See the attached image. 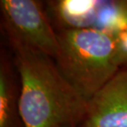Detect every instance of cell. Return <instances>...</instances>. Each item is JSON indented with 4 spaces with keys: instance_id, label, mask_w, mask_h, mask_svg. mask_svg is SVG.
I'll return each instance as SVG.
<instances>
[{
    "instance_id": "obj_1",
    "label": "cell",
    "mask_w": 127,
    "mask_h": 127,
    "mask_svg": "<svg viewBox=\"0 0 127 127\" xmlns=\"http://www.w3.org/2000/svg\"><path fill=\"white\" fill-rule=\"evenodd\" d=\"M21 78L18 111L25 127H77L88 101L65 79L55 60L7 35Z\"/></svg>"
},
{
    "instance_id": "obj_2",
    "label": "cell",
    "mask_w": 127,
    "mask_h": 127,
    "mask_svg": "<svg viewBox=\"0 0 127 127\" xmlns=\"http://www.w3.org/2000/svg\"><path fill=\"white\" fill-rule=\"evenodd\" d=\"M58 37L60 52L55 62L65 79L88 101L121 68L116 35L94 28H68Z\"/></svg>"
},
{
    "instance_id": "obj_3",
    "label": "cell",
    "mask_w": 127,
    "mask_h": 127,
    "mask_svg": "<svg viewBox=\"0 0 127 127\" xmlns=\"http://www.w3.org/2000/svg\"><path fill=\"white\" fill-rule=\"evenodd\" d=\"M7 35L55 59L60 52L58 34L50 24L39 2L2 0L0 2Z\"/></svg>"
},
{
    "instance_id": "obj_4",
    "label": "cell",
    "mask_w": 127,
    "mask_h": 127,
    "mask_svg": "<svg viewBox=\"0 0 127 127\" xmlns=\"http://www.w3.org/2000/svg\"><path fill=\"white\" fill-rule=\"evenodd\" d=\"M82 127H127V68L118 72L88 101Z\"/></svg>"
},
{
    "instance_id": "obj_5",
    "label": "cell",
    "mask_w": 127,
    "mask_h": 127,
    "mask_svg": "<svg viewBox=\"0 0 127 127\" xmlns=\"http://www.w3.org/2000/svg\"><path fill=\"white\" fill-rule=\"evenodd\" d=\"M101 3V1L63 0L55 2L54 9L69 29L94 28Z\"/></svg>"
},
{
    "instance_id": "obj_6",
    "label": "cell",
    "mask_w": 127,
    "mask_h": 127,
    "mask_svg": "<svg viewBox=\"0 0 127 127\" xmlns=\"http://www.w3.org/2000/svg\"><path fill=\"white\" fill-rule=\"evenodd\" d=\"M13 97L3 68L0 70V127H12Z\"/></svg>"
},
{
    "instance_id": "obj_7",
    "label": "cell",
    "mask_w": 127,
    "mask_h": 127,
    "mask_svg": "<svg viewBox=\"0 0 127 127\" xmlns=\"http://www.w3.org/2000/svg\"><path fill=\"white\" fill-rule=\"evenodd\" d=\"M117 60L121 68H127V27L116 35Z\"/></svg>"
}]
</instances>
